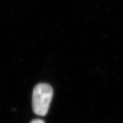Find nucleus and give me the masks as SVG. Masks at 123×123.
Returning a JSON list of instances; mask_svg holds the SVG:
<instances>
[{
  "label": "nucleus",
  "instance_id": "obj_2",
  "mask_svg": "<svg viewBox=\"0 0 123 123\" xmlns=\"http://www.w3.org/2000/svg\"><path fill=\"white\" fill-rule=\"evenodd\" d=\"M30 123H44V122L43 120H40V119H36L32 120Z\"/></svg>",
  "mask_w": 123,
  "mask_h": 123
},
{
  "label": "nucleus",
  "instance_id": "obj_1",
  "mask_svg": "<svg viewBox=\"0 0 123 123\" xmlns=\"http://www.w3.org/2000/svg\"><path fill=\"white\" fill-rule=\"evenodd\" d=\"M53 88L47 84H39L33 90L32 107L34 112L44 116L47 114L53 97Z\"/></svg>",
  "mask_w": 123,
  "mask_h": 123
}]
</instances>
